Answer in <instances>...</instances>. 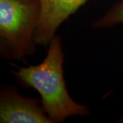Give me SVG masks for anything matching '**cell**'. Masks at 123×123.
Masks as SVG:
<instances>
[{
    "instance_id": "2",
    "label": "cell",
    "mask_w": 123,
    "mask_h": 123,
    "mask_svg": "<svg viewBox=\"0 0 123 123\" xmlns=\"http://www.w3.org/2000/svg\"><path fill=\"white\" fill-rule=\"evenodd\" d=\"M38 0H0V36L14 58L24 60L34 51L40 16Z\"/></svg>"
},
{
    "instance_id": "1",
    "label": "cell",
    "mask_w": 123,
    "mask_h": 123,
    "mask_svg": "<svg viewBox=\"0 0 123 123\" xmlns=\"http://www.w3.org/2000/svg\"><path fill=\"white\" fill-rule=\"evenodd\" d=\"M63 62L61 40L55 35L49 43L47 56L42 63L19 67L14 72L20 82L38 92L43 109L53 123L62 122L72 116L88 114V107L76 103L66 90Z\"/></svg>"
},
{
    "instance_id": "5",
    "label": "cell",
    "mask_w": 123,
    "mask_h": 123,
    "mask_svg": "<svg viewBox=\"0 0 123 123\" xmlns=\"http://www.w3.org/2000/svg\"><path fill=\"white\" fill-rule=\"evenodd\" d=\"M123 23V0L113 6L107 13L94 22V28H105Z\"/></svg>"
},
{
    "instance_id": "3",
    "label": "cell",
    "mask_w": 123,
    "mask_h": 123,
    "mask_svg": "<svg viewBox=\"0 0 123 123\" xmlns=\"http://www.w3.org/2000/svg\"><path fill=\"white\" fill-rule=\"evenodd\" d=\"M1 123H51L38 101L21 96L13 88L3 89L0 94Z\"/></svg>"
},
{
    "instance_id": "4",
    "label": "cell",
    "mask_w": 123,
    "mask_h": 123,
    "mask_svg": "<svg viewBox=\"0 0 123 123\" xmlns=\"http://www.w3.org/2000/svg\"><path fill=\"white\" fill-rule=\"evenodd\" d=\"M40 6V16L35 31L36 43L46 45L55 36V32L70 14L88 0H38Z\"/></svg>"
}]
</instances>
